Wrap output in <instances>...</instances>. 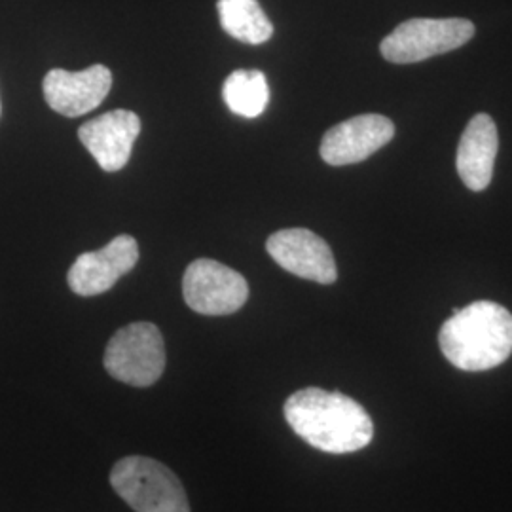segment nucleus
<instances>
[{
	"instance_id": "nucleus-1",
	"label": "nucleus",
	"mask_w": 512,
	"mask_h": 512,
	"mask_svg": "<svg viewBox=\"0 0 512 512\" xmlns=\"http://www.w3.org/2000/svg\"><path fill=\"white\" fill-rule=\"evenodd\" d=\"M283 414L300 439L327 454L359 452L374 437L370 414L338 391L300 389L287 399Z\"/></svg>"
},
{
	"instance_id": "nucleus-2",
	"label": "nucleus",
	"mask_w": 512,
	"mask_h": 512,
	"mask_svg": "<svg viewBox=\"0 0 512 512\" xmlns=\"http://www.w3.org/2000/svg\"><path fill=\"white\" fill-rule=\"evenodd\" d=\"M439 344L444 357L467 372L503 365L512 353L511 311L490 300H478L442 325Z\"/></svg>"
},
{
	"instance_id": "nucleus-3",
	"label": "nucleus",
	"mask_w": 512,
	"mask_h": 512,
	"mask_svg": "<svg viewBox=\"0 0 512 512\" xmlns=\"http://www.w3.org/2000/svg\"><path fill=\"white\" fill-rule=\"evenodd\" d=\"M110 486L135 512H190L181 480L156 459H120L110 471Z\"/></svg>"
},
{
	"instance_id": "nucleus-4",
	"label": "nucleus",
	"mask_w": 512,
	"mask_h": 512,
	"mask_svg": "<svg viewBox=\"0 0 512 512\" xmlns=\"http://www.w3.org/2000/svg\"><path fill=\"white\" fill-rule=\"evenodd\" d=\"M105 368L122 384L150 387L165 368L162 332L152 323H131L110 338L105 349Z\"/></svg>"
},
{
	"instance_id": "nucleus-5",
	"label": "nucleus",
	"mask_w": 512,
	"mask_h": 512,
	"mask_svg": "<svg viewBox=\"0 0 512 512\" xmlns=\"http://www.w3.org/2000/svg\"><path fill=\"white\" fill-rule=\"evenodd\" d=\"M475 35L469 19H408L382 40L380 52L389 63L410 65L465 46Z\"/></svg>"
},
{
	"instance_id": "nucleus-6",
	"label": "nucleus",
	"mask_w": 512,
	"mask_h": 512,
	"mask_svg": "<svg viewBox=\"0 0 512 512\" xmlns=\"http://www.w3.org/2000/svg\"><path fill=\"white\" fill-rule=\"evenodd\" d=\"M184 302L190 310L209 317L232 315L249 298L245 277L211 258L194 260L183 279Z\"/></svg>"
},
{
	"instance_id": "nucleus-7",
	"label": "nucleus",
	"mask_w": 512,
	"mask_h": 512,
	"mask_svg": "<svg viewBox=\"0 0 512 512\" xmlns=\"http://www.w3.org/2000/svg\"><path fill=\"white\" fill-rule=\"evenodd\" d=\"M266 249L283 270L302 279L332 285L338 277L336 260L327 241L306 228L275 232L268 239Z\"/></svg>"
},
{
	"instance_id": "nucleus-8",
	"label": "nucleus",
	"mask_w": 512,
	"mask_h": 512,
	"mask_svg": "<svg viewBox=\"0 0 512 512\" xmlns=\"http://www.w3.org/2000/svg\"><path fill=\"white\" fill-rule=\"evenodd\" d=\"M139 260V245L131 236H118L99 251L84 253L74 260L67 281L78 296L107 293L122 275L129 274Z\"/></svg>"
},
{
	"instance_id": "nucleus-9",
	"label": "nucleus",
	"mask_w": 512,
	"mask_h": 512,
	"mask_svg": "<svg viewBox=\"0 0 512 512\" xmlns=\"http://www.w3.org/2000/svg\"><path fill=\"white\" fill-rule=\"evenodd\" d=\"M395 137V126L382 114H361L330 128L321 141V158L329 165L365 162Z\"/></svg>"
},
{
	"instance_id": "nucleus-10",
	"label": "nucleus",
	"mask_w": 512,
	"mask_h": 512,
	"mask_svg": "<svg viewBox=\"0 0 512 512\" xmlns=\"http://www.w3.org/2000/svg\"><path fill=\"white\" fill-rule=\"evenodd\" d=\"M112 88V73L105 65H92L71 73L52 69L44 76V99L57 114L78 118L97 109Z\"/></svg>"
},
{
	"instance_id": "nucleus-11",
	"label": "nucleus",
	"mask_w": 512,
	"mask_h": 512,
	"mask_svg": "<svg viewBox=\"0 0 512 512\" xmlns=\"http://www.w3.org/2000/svg\"><path fill=\"white\" fill-rule=\"evenodd\" d=\"M139 133L141 120L131 110H112L78 129L82 145L107 173H116L126 167Z\"/></svg>"
},
{
	"instance_id": "nucleus-12",
	"label": "nucleus",
	"mask_w": 512,
	"mask_h": 512,
	"mask_svg": "<svg viewBox=\"0 0 512 512\" xmlns=\"http://www.w3.org/2000/svg\"><path fill=\"white\" fill-rule=\"evenodd\" d=\"M497 150L499 135L494 120L484 112L476 114L461 135L456 160L459 177L469 190L482 192L492 183Z\"/></svg>"
},
{
	"instance_id": "nucleus-13",
	"label": "nucleus",
	"mask_w": 512,
	"mask_h": 512,
	"mask_svg": "<svg viewBox=\"0 0 512 512\" xmlns=\"http://www.w3.org/2000/svg\"><path fill=\"white\" fill-rule=\"evenodd\" d=\"M220 25L239 42L258 46L274 35V25L258 0H219Z\"/></svg>"
},
{
	"instance_id": "nucleus-14",
	"label": "nucleus",
	"mask_w": 512,
	"mask_h": 512,
	"mask_svg": "<svg viewBox=\"0 0 512 512\" xmlns=\"http://www.w3.org/2000/svg\"><path fill=\"white\" fill-rule=\"evenodd\" d=\"M222 97L228 109L243 118L260 116L270 103L266 74L256 69L234 71L222 86Z\"/></svg>"
}]
</instances>
